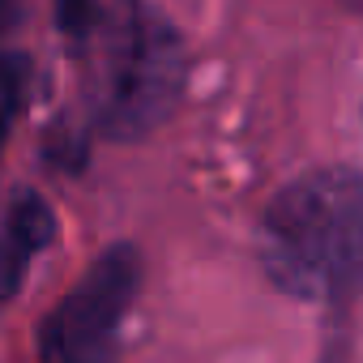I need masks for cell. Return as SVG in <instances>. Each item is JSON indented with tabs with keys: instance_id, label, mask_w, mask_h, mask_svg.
<instances>
[{
	"instance_id": "cell-1",
	"label": "cell",
	"mask_w": 363,
	"mask_h": 363,
	"mask_svg": "<svg viewBox=\"0 0 363 363\" xmlns=\"http://www.w3.org/2000/svg\"><path fill=\"white\" fill-rule=\"evenodd\" d=\"M56 26L82 60L90 124L103 137L141 141L175 111L189 82V48L162 9L65 0Z\"/></svg>"
},
{
	"instance_id": "cell-2",
	"label": "cell",
	"mask_w": 363,
	"mask_h": 363,
	"mask_svg": "<svg viewBox=\"0 0 363 363\" xmlns=\"http://www.w3.org/2000/svg\"><path fill=\"white\" fill-rule=\"evenodd\" d=\"M363 184L354 167H316L282 184L261 214V269L295 299L337 303L359 282Z\"/></svg>"
},
{
	"instance_id": "cell-3",
	"label": "cell",
	"mask_w": 363,
	"mask_h": 363,
	"mask_svg": "<svg viewBox=\"0 0 363 363\" xmlns=\"http://www.w3.org/2000/svg\"><path fill=\"white\" fill-rule=\"evenodd\" d=\"M141 248L128 240L107 244L69 295L39 325V359L43 363H116L120 333L141 291Z\"/></svg>"
},
{
	"instance_id": "cell-4",
	"label": "cell",
	"mask_w": 363,
	"mask_h": 363,
	"mask_svg": "<svg viewBox=\"0 0 363 363\" xmlns=\"http://www.w3.org/2000/svg\"><path fill=\"white\" fill-rule=\"evenodd\" d=\"M56 240V214L48 206L43 193L35 189H22L5 214V223H0V303H9L30 265L39 261V252Z\"/></svg>"
},
{
	"instance_id": "cell-5",
	"label": "cell",
	"mask_w": 363,
	"mask_h": 363,
	"mask_svg": "<svg viewBox=\"0 0 363 363\" xmlns=\"http://www.w3.org/2000/svg\"><path fill=\"white\" fill-rule=\"evenodd\" d=\"M26 90H30V56L26 52H0V154L9 145L18 116L26 111Z\"/></svg>"
}]
</instances>
